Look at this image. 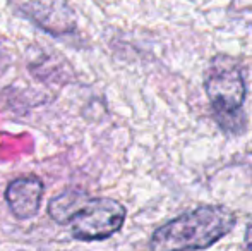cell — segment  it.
<instances>
[{
	"label": "cell",
	"instance_id": "1",
	"mask_svg": "<svg viewBox=\"0 0 252 251\" xmlns=\"http://www.w3.org/2000/svg\"><path fill=\"white\" fill-rule=\"evenodd\" d=\"M237 217L225 207H199L172 218L151 236L153 251L206 250L233 229Z\"/></svg>",
	"mask_w": 252,
	"mask_h": 251
},
{
	"label": "cell",
	"instance_id": "2",
	"mask_svg": "<svg viewBox=\"0 0 252 251\" xmlns=\"http://www.w3.org/2000/svg\"><path fill=\"white\" fill-rule=\"evenodd\" d=\"M204 90L218 126L228 134L242 133L246 129L242 105L247 88L239 64L225 55L213 59L204 79Z\"/></svg>",
	"mask_w": 252,
	"mask_h": 251
},
{
	"label": "cell",
	"instance_id": "3",
	"mask_svg": "<svg viewBox=\"0 0 252 251\" xmlns=\"http://www.w3.org/2000/svg\"><path fill=\"white\" fill-rule=\"evenodd\" d=\"M126 215L124 205L112 198H90L69 222L70 234L79 241H101L120 231Z\"/></svg>",
	"mask_w": 252,
	"mask_h": 251
},
{
	"label": "cell",
	"instance_id": "4",
	"mask_svg": "<svg viewBox=\"0 0 252 251\" xmlns=\"http://www.w3.org/2000/svg\"><path fill=\"white\" fill-rule=\"evenodd\" d=\"M43 182L34 176H26L12 181L5 189V201L14 217L26 220L40 212L43 198Z\"/></svg>",
	"mask_w": 252,
	"mask_h": 251
},
{
	"label": "cell",
	"instance_id": "5",
	"mask_svg": "<svg viewBox=\"0 0 252 251\" xmlns=\"http://www.w3.org/2000/svg\"><path fill=\"white\" fill-rule=\"evenodd\" d=\"M90 201V198L79 191H63L57 198H53L48 205V214L59 224H69L72 217Z\"/></svg>",
	"mask_w": 252,
	"mask_h": 251
},
{
	"label": "cell",
	"instance_id": "6",
	"mask_svg": "<svg viewBox=\"0 0 252 251\" xmlns=\"http://www.w3.org/2000/svg\"><path fill=\"white\" fill-rule=\"evenodd\" d=\"M246 246H247V250L252 251V224L247 227V231H246Z\"/></svg>",
	"mask_w": 252,
	"mask_h": 251
}]
</instances>
